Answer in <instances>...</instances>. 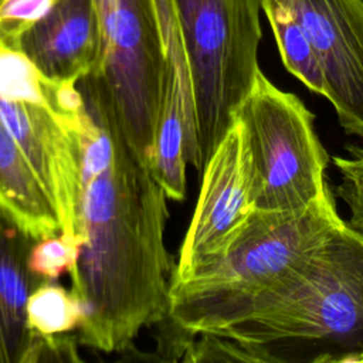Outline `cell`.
Here are the masks:
<instances>
[{
    "instance_id": "6da1fadb",
    "label": "cell",
    "mask_w": 363,
    "mask_h": 363,
    "mask_svg": "<svg viewBox=\"0 0 363 363\" xmlns=\"http://www.w3.org/2000/svg\"><path fill=\"white\" fill-rule=\"evenodd\" d=\"M78 199L82 237L72 294L81 306L78 339L104 352L126 349L167 315L173 261L164 244L169 199L128 143L108 96L88 77Z\"/></svg>"
},
{
    "instance_id": "2e32d148",
    "label": "cell",
    "mask_w": 363,
    "mask_h": 363,
    "mask_svg": "<svg viewBox=\"0 0 363 363\" xmlns=\"http://www.w3.org/2000/svg\"><path fill=\"white\" fill-rule=\"evenodd\" d=\"M82 238L67 237L62 233L37 240L30 254V265L35 274L47 281H57L61 275H71L75 269Z\"/></svg>"
},
{
    "instance_id": "5b68a950",
    "label": "cell",
    "mask_w": 363,
    "mask_h": 363,
    "mask_svg": "<svg viewBox=\"0 0 363 363\" xmlns=\"http://www.w3.org/2000/svg\"><path fill=\"white\" fill-rule=\"evenodd\" d=\"M194 98L197 172L233 125L258 72L262 0H172Z\"/></svg>"
},
{
    "instance_id": "3957f363",
    "label": "cell",
    "mask_w": 363,
    "mask_h": 363,
    "mask_svg": "<svg viewBox=\"0 0 363 363\" xmlns=\"http://www.w3.org/2000/svg\"><path fill=\"white\" fill-rule=\"evenodd\" d=\"M343 221L330 190L303 211L255 210L221 258L172 277L166 319L187 336L221 335Z\"/></svg>"
},
{
    "instance_id": "e0dca14e",
    "label": "cell",
    "mask_w": 363,
    "mask_h": 363,
    "mask_svg": "<svg viewBox=\"0 0 363 363\" xmlns=\"http://www.w3.org/2000/svg\"><path fill=\"white\" fill-rule=\"evenodd\" d=\"M61 0H0V41L18 50L21 37Z\"/></svg>"
},
{
    "instance_id": "ac0fdd59",
    "label": "cell",
    "mask_w": 363,
    "mask_h": 363,
    "mask_svg": "<svg viewBox=\"0 0 363 363\" xmlns=\"http://www.w3.org/2000/svg\"><path fill=\"white\" fill-rule=\"evenodd\" d=\"M333 164L340 176L336 193L350 216L346 223L363 233V147L352 146L347 156H333Z\"/></svg>"
},
{
    "instance_id": "8fae6325",
    "label": "cell",
    "mask_w": 363,
    "mask_h": 363,
    "mask_svg": "<svg viewBox=\"0 0 363 363\" xmlns=\"http://www.w3.org/2000/svg\"><path fill=\"white\" fill-rule=\"evenodd\" d=\"M35 240L0 210V363H35L51 359L54 342L28 325L30 295L47 279L30 265Z\"/></svg>"
},
{
    "instance_id": "52a82bcc",
    "label": "cell",
    "mask_w": 363,
    "mask_h": 363,
    "mask_svg": "<svg viewBox=\"0 0 363 363\" xmlns=\"http://www.w3.org/2000/svg\"><path fill=\"white\" fill-rule=\"evenodd\" d=\"M101 47L91 78L135 155L153 170L164 54L155 0H94Z\"/></svg>"
},
{
    "instance_id": "ba28073f",
    "label": "cell",
    "mask_w": 363,
    "mask_h": 363,
    "mask_svg": "<svg viewBox=\"0 0 363 363\" xmlns=\"http://www.w3.org/2000/svg\"><path fill=\"white\" fill-rule=\"evenodd\" d=\"M201 187L172 277L221 258L255 208V169L244 122L235 116L201 172Z\"/></svg>"
},
{
    "instance_id": "7a4b0ae2",
    "label": "cell",
    "mask_w": 363,
    "mask_h": 363,
    "mask_svg": "<svg viewBox=\"0 0 363 363\" xmlns=\"http://www.w3.org/2000/svg\"><path fill=\"white\" fill-rule=\"evenodd\" d=\"M233 362L363 363V233L337 225L221 335Z\"/></svg>"
},
{
    "instance_id": "9c48e42d",
    "label": "cell",
    "mask_w": 363,
    "mask_h": 363,
    "mask_svg": "<svg viewBox=\"0 0 363 363\" xmlns=\"http://www.w3.org/2000/svg\"><path fill=\"white\" fill-rule=\"evenodd\" d=\"M301 23L320 61L325 98L340 128L363 138V0H278Z\"/></svg>"
},
{
    "instance_id": "9a60e30c",
    "label": "cell",
    "mask_w": 363,
    "mask_h": 363,
    "mask_svg": "<svg viewBox=\"0 0 363 363\" xmlns=\"http://www.w3.org/2000/svg\"><path fill=\"white\" fill-rule=\"evenodd\" d=\"M30 329L47 340H61L79 329L81 306L72 291L65 289L57 281H45L30 295L28 305Z\"/></svg>"
},
{
    "instance_id": "5bb4252c",
    "label": "cell",
    "mask_w": 363,
    "mask_h": 363,
    "mask_svg": "<svg viewBox=\"0 0 363 363\" xmlns=\"http://www.w3.org/2000/svg\"><path fill=\"white\" fill-rule=\"evenodd\" d=\"M262 10L272 28L285 68L311 92L325 96V74L301 23L278 0H262Z\"/></svg>"
},
{
    "instance_id": "30bf717a",
    "label": "cell",
    "mask_w": 363,
    "mask_h": 363,
    "mask_svg": "<svg viewBox=\"0 0 363 363\" xmlns=\"http://www.w3.org/2000/svg\"><path fill=\"white\" fill-rule=\"evenodd\" d=\"M157 7L164 72L153 173L172 200L186 196V167H197L194 98L187 54L172 0H155Z\"/></svg>"
},
{
    "instance_id": "4fadbf2b",
    "label": "cell",
    "mask_w": 363,
    "mask_h": 363,
    "mask_svg": "<svg viewBox=\"0 0 363 363\" xmlns=\"http://www.w3.org/2000/svg\"><path fill=\"white\" fill-rule=\"evenodd\" d=\"M0 210L35 241L61 233L60 218L47 190L1 121Z\"/></svg>"
},
{
    "instance_id": "277c9868",
    "label": "cell",
    "mask_w": 363,
    "mask_h": 363,
    "mask_svg": "<svg viewBox=\"0 0 363 363\" xmlns=\"http://www.w3.org/2000/svg\"><path fill=\"white\" fill-rule=\"evenodd\" d=\"M84 101L77 82L45 77L0 41V121L47 190L61 233L78 234Z\"/></svg>"
},
{
    "instance_id": "8992f818",
    "label": "cell",
    "mask_w": 363,
    "mask_h": 363,
    "mask_svg": "<svg viewBox=\"0 0 363 363\" xmlns=\"http://www.w3.org/2000/svg\"><path fill=\"white\" fill-rule=\"evenodd\" d=\"M237 116L250 139L257 210L298 213L328 194L329 156L315 132V116L299 96L259 71Z\"/></svg>"
},
{
    "instance_id": "7c38bea8",
    "label": "cell",
    "mask_w": 363,
    "mask_h": 363,
    "mask_svg": "<svg viewBox=\"0 0 363 363\" xmlns=\"http://www.w3.org/2000/svg\"><path fill=\"white\" fill-rule=\"evenodd\" d=\"M101 28L94 0H61L20 40L18 50L45 77L78 82L99 54Z\"/></svg>"
}]
</instances>
